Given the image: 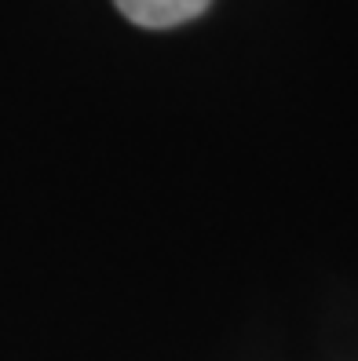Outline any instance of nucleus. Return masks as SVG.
Wrapping results in <instances>:
<instances>
[{"mask_svg": "<svg viewBox=\"0 0 358 361\" xmlns=\"http://www.w3.org/2000/svg\"><path fill=\"white\" fill-rule=\"evenodd\" d=\"M117 11L143 30H172L198 18L213 0H114Z\"/></svg>", "mask_w": 358, "mask_h": 361, "instance_id": "1", "label": "nucleus"}]
</instances>
